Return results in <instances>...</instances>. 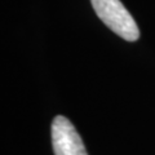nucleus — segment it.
Here are the masks:
<instances>
[{
  "instance_id": "obj_1",
  "label": "nucleus",
  "mask_w": 155,
  "mask_h": 155,
  "mask_svg": "<svg viewBox=\"0 0 155 155\" xmlns=\"http://www.w3.org/2000/svg\"><path fill=\"white\" fill-rule=\"evenodd\" d=\"M96 14L116 35L127 41H136L140 30L127 8L120 0H91Z\"/></svg>"
},
{
  "instance_id": "obj_2",
  "label": "nucleus",
  "mask_w": 155,
  "mask_h": 155,
  "mask_svg": "<svg viewBox=\"0 0 155 155\" xmlns=\"http://www.w3.org/2000/svg\"><path fill=\"white\" fill-rule=\"evenodd\" d=\"M54 155H88L80 134L67 118L57 115L51 127Z\"/></svg>"
}]
</instances>
